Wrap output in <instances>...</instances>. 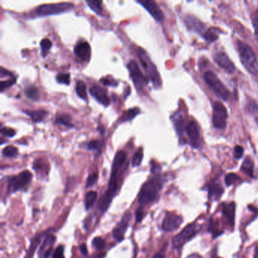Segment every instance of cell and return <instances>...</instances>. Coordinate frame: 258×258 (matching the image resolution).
Returning <instances> with one entry per match:
<instances>
[{"label":"cell","instance_id":"obj_27","mask_svg":"<svg viewBox=\"0 0 258 258\" xmlns=\"http://www.w3.org/2000/svg\"><path fill=\"white\" fill-rule=\"evenodd\" d=\"M55 123L69 128H72L74 126L72 122V117L69 114H59L57 116Z\"/></svg>","mask_w":258,"mask_h":258},{"label":"cell","instance_id":"obj_14","mask_svg":"<svg viewBox=\"0 0 258 258\" xmlns=\"http://www.w3.org/2000/svg\"><path fill=\"white\" fill-rule=\"evenodd\" d=\"M137 4H140L156 22H161L164 20V15L160 9L159 6L155 1L144 0V1H137Z\"/></svg>","mask_w":258,"mask_h":258},{"label":"cell","instance_id":"obj_32","mask_svg":"<svg viewBox=\"0 0 258 258\" xmlns=\"http://www.w3.org/2000/svg\"><path fill=\"white\" fill-rule=\"evenodd\" d=\"M86 3H87L89 7H90L95 13L99 15V16H102V12H103L102 7V1H86Z\"/></svg>","mask_w":258,"mask_h":258},{"label":"cell","instance_id":"obj_34","mask_svg":"<svg viewBox=\"0 0 258 258\" xmlns=\"http://www.w3.org/2000/svg\"><path fill=\"white\" fill-rule=\"evenodd\" d=\"M52 43L49 39H43L40 42V48H41V55L46 57L48 52L52 48Z\"/></svg>","mask_w":258,"mask_h":258},{"label":"cell","instance_id":"obj_38","mask_svg":"<svg viewBox=\"0 0 258 258\" xmlns=\"http://www.w3.org/2000/svg\"><path fill=\"white\" fill-rule=\"evenodd\" d=\"M40 238H41V235H38L32 240L31 242V247H30L29 251H28V258H32L33 255H34V251H35L36 247L40 243Z\"/></svg>","mask_w":258,"mask_h":258},{"label":"cell","instance_id":"obj_44","mask_svg":"<svg viewBox=\"0 0 258 258\" xmlns=\"http://www.w3.org/2000/svg\"><path fill=\"white\" fill-rule=\"evenodd\" d=\"M64 246L59 245L56 247L53 253V258H64Z\"/></svg>","mask_w":258,"mask_h":258},{"label":"cell","instance_id":"obj_36","mask_svg":"<svg viewBox=\"0 0 258 258\" xmlns=\"http://www.w3.org/2000/svg\"><path fill=\"white\" fill-rule=\"evenodd\" d=\"M18 155V149L13 146H9L3 150V155L7 158H13Z\"/></svg>","mask_w":258,"mask_h":258},{"label":"cell","instance_id":"obj_5","mask_svg":"<svg viewBox=\"0 0 258 258\" xmlns=\"http://www.w3.org/2000/svg\"><path fill=\"white\" fill-rule=\"evenodd\" d=\"M204 81L209 88L223 101H227L230 96L229 90L221 82L218 77L214 72L209 71L204 74Z\"/></svg>","mask_w":258,"mask_h":258},{"label":"cell","instance_id":"obj_3","mask_svg":"<svg viewBox=\"0 0 258 258\" xmlns=\"http://www.w3.org/2000/svg\"><path fill=\"white\" fill-rule=\"evenodd\" d=\"M238 50L240 60L246 70L251 75H258V61L256 54L249 45L242 41H238Z\"/></svg>","mask_w":258,"mask_h":258},{"label":"cell","instance_id":"obj_21","mask_svg":"<svg viewBox=\"0 0 258 258\" xmlns=\"http://www.w3.org/2000/svg\"><path fill=\"white\" fill-rule=\"evenodd\" d=\"M185 119H184L182 114L179 112L174 114V116H173V124H174L175 129H176L180 140H182L183 133L185 132V128H186V126L185 127Z\"/></svg>","mask_w":258,"mask_h":258},{"label":"cell","instance_id":"obj_24","mask_svg":"<svg viewBox=\"0 0 258 258\" xmlns=\"http://www.w3.org/2000/svg\"><path fill=\"white\" fill-rule=\"evenodd\" d=\"M140 113V108H131V109L128 110V111H125L123 113L122 117H120V123H123V122L126 121H131L133 119L135 118L137 115Z\"/></svg>","mask_w":258,"mask_h":258},{"label":"cell","instance_id":"obj_28","mask_svg":"<svg viewBox=\"0 0 258 258\" xmlns=\"http://www.w3.org/2000/svg\"><path fill=\"white\" fill-rule=\"evenodd\" d=\"M25 94L27 98L32 101H38L40 99V93L38 89L34 86L27 87L25 90Z\"/></svg>","mask_w":258,"mask_h":258},{"label":"cell","instance_id":"obj_43","mask_svg":"<svg viewBox=\"0 0 258 258\" xmlns=\"http://www.w3.org/2000/svg\"><path fill=\"white\" fill-rule=\"evenodd\" d=\"M252 18H253L252 23H253V28H254L255 36H256V40L258 41V12H255Z\"/></svg>","mask_w":258,"mask_h":258},{"label":"cell","instance_id":"obj_30","mask_svg":"<svg viewBox=\"0 0 258 258\" xmlns=\"http://www.w3.org/2000/svg\"><path fill=\"white\" fill-rule=\"evenodd\" d=\"M98 193L95 191H90L85 196L86 209L89 210L93 206L96 199H97Z\"/></svg>","mask_w":258,"mask_h":258},{"label":"cell","instance_id":"obj_9","mask_svg":"<svg viewBox=\"0 0 258 258\" xmlns=\"http://www.w3.org/2000/svg\"><path fill=\"white\" fill-rule=\"evenodd\" d=\"M228 118L227 109L220 102H214L213 105V125L216 129L224 130Z\"/></svg>","mask_w":258,"mask_h":258},{"label":"cell","instance_id":"obj_18","mask_svg":"<svg viewBox=\"0 0 258 258\" xmlns=\"http://www.w3.org/2000/svg\"><path fill=\"white\" fill-rule=\"evenodd\" d=\"M222 213L229 227L234 228L235 226V202L222 204Z\"/></svg>","mask_w":258,"mask_h":258},{"label":"cell","instance_id":"obj_2","mask_svg":"<svg viewBox=\"0 0 258 258\" xmlns=\"http://www.w3.org/2000/svg\"><path fill=\"white\" fill-rule=\"evenodd\" d=\"M163 188V180L159 176H155L145 182L138 195V202L141 207L153 203L159 197Z\"/></svg>","mask_w":258,"mask_h":258},{"label":"cell","instance_id":"obj_12","mask_svg":"<svg viewBox=\"0 0 258 258\" xmlns=\"http://www.w3.org/2000/svg\"><path fill=\"white\" fill-rule=\"evenodd\" d=\"M131 220V213L130 211L123 214L120 221L117 223V226L113 229V237L117 242H120L124 238V235L126 233V229L129 226Z\"/></svg>","mask_w":258,"mask_h":258},{"label":"cell","instance_id":"obj_15","mask_svg":"<svg viewBox=\"0 0 258 258\" xmlns=\"http://www.w3.org/2000/svg\"><path fill=\"white\" fill-rule=\"evenodd\" d=\"M214 58L215 60L216 63L221 69H223L225 72L229 74H232L235 72V66H234L233 63L232 62L229 56L224 52H217L214 55Z\"/></svg>","mask_w":258,"mask_h":258},{"label":"cell","instance_id":"obj_42","mask_svg":"<svg viewBox=\"0 0 258 258\" xmlns=\"http://www.w3.org/2000/svg\"><path fill=\"white\" fill-rule=\"evenodd\" d=\"M1 134L6 136V137H9V138H13L16 136V131L12 129V128L4 127L1 129Z\"/></svg>","mask_w":258,"mask_h":258},{"label":"cell","instance_id":"obj_20","mask_svg":"<svg viewBox=\"0 0 258 258\" xmlns=\"http://www.w3.org/2000/svg\"><path fill=\"white\" fill-rule=\"evenodd\" d=\"M208 197L213 200H218L224 191L221 184L217 181H214L208 184Z\"/></svg>","mask_w":258,"mask_h":258},{"label":"cell","instance_id":"obj_39","mask_svg":"<svg viewBox=\"0 0 258 258\" xmlns=\"http://www.w3.org/2000/svg\"><path fill=\"white\" fill-rule=\"evenodd\" d=\"M93 246L98 250H102L105 248L106 246V242L105 239L101 237H96L93 241Z\"/></svg>","mask_w":258,"mask_h":258},{"label":"cell","instance_id":"obj_26","mask_svg":"<svg viewBox=\"0 0 258 258\" xmlns=\"http://www.w3.org/2000/svg\"><path fill=\"white\" fill-rule=\"evenodd\" d=\"M220 33V30L217 29L215 28H211L204 33L203 37L205 40L211 43V42L215 41V40L218 39V34Z\"/></svg>","mask_w":258,"mask_h":258},{"label":"cell","instance_id":"obj_52","mask_svg":"<svg viewBox=\"0 0 258 258\" xmlns=\"http://www.w3.org/2000/svg\"><path fill=\"white\" fill-rule=\"evenodd\" d=\"M98 131L101 133V134H104V133H105V131H104L103 126H99V128H98Z\"/></svg>","mask_w":258,"mask_h":258},{"label":"cell","instance_id":"obj_7","mask_svg":"<svg viewBox=\"0 0 258 258\" xmlns=\"http://www.w3.org/2000/svg\"><path fill=\"white\" fill-rule=\"evenodd\" d=\"M32 179V174L28 170L22 171L19 174L13 176L9 179L8 188L7 191L9 193H15L19 191H25L28 188L30 182Z\"/></svg>","mask_w":258,"mask_h":258},{"label":"cell","instance_id":"obj_54","mask_svg":"<svg viewBox=\"0 0 258 258\" xmlns=\"http://www.w3.org/2000/svg\"><path fill=\"white\" fill-rule=\"evenodd\" d=\"M256 122H257V123H258V118L256 119Z\"/></svg>","mask_w":258,"mask_h":258},{"label":"cell","instance_id":"obj_6","mask_svg":"<svg viewBox=\"0 0 258 258\" xmlns=\"http://www.w3.org/2000/svg\"><path fill=\"white\" fill-rule=\"evenodd\" d=\"M201 229H202V226L197 222L190 223L173 238V247L176 249L181 248L184 244H186L188 241L197 235Z\"/></svg>","mask_w":258,"mask_h":258},{"label":"cell","instance_id":"obj_46","mask_svg":"<svg viewBox=\"0 0 258 258\" xmlns=\"http://www.w3.org/2000/svg\"><path fill=\"white\" fill-rule=\"evenodd\" d=\"M100 82L102 83L103 85L109 86V87H117L118 83L117 81H114V79H106V78H102Z\"/></svg>","mask_w":258,"mask_h":258},{"label":"cell","instance_id":"obj_33","mask_svg":"<svg viewBox=\"0 0 258 258\" xmlns=\"http://www.w3.org/2000/svg\"><path fill=\"white\" fill-rule=\"evenodd\" d=\"M143 155H144V153H143V148H140V149H139L137 152L134 154V157H133V167H137L141 165L142 161H143Z\"/></svg>","mask_w":258,"mask_h":258},{"label":"cell","instance_id":"obj_51","mask_svg":"<svg viewBox=\"0 0 258 258\" xmlns=\"http://www.w3.org/2000/svg\"><path fill=\"white\" fill-rule=\"evenodd\" d=\"M105 253H100L98 254L94 255L92 258H104L105 257Z\"/></svg>","mask_w":258,"mask_h":258},{"label":"cell","instance_id":"obj_25","mask_svg":"<svg viewBox=\"0 0 258 258\" xmlns=\"http://www.w3.org/2000/svg\"><path fill=\"white\" fill-rule=\"evenodd\" d=\"M241 171L250 177H253V163L250 158H247L243 162L241 167Z\"/></svg>","mask_w":258,"mask_h":258},{"label":"cell","instance_id":"obj_8","mask_svg":"<svg viewBox=\"0 0 258 258\" xmlns=\"http://www.w3.org/2000/svg\"><path fill=\"white\" fill-rule=\"evenodd\" d=\"M73 4L61 3V4H45L41 5L36 10V14L40 17L55 16L70 11L74 8Z\"/></svg>","mask_w":258,"mask_h":258},{"label":"cell","instance_id":"obj_40","mask_svg":"<svg viewBox=\"0 0 258 258\" xmlns=\"http://www.w3.org/2000/svg\"><path fill=\"white\" fill-rule=\"evenodd\" d=\"M16 79L15 78H11V79L8 80V81H1V84H0V86H1V88H0V90L1 92H4L6 89L10 88L12 86L16 84Z\"/></svg>","mask_w":258,"mask_h":258},{"label":"cell","instance_id":"obj_31","mask_svg":"<svg viewBox=\"0 0 258 258\" xmlns=\"http://www.w3.org/2000/svg\"><path fill=\"white\" fill-rule=\"evenodd\" d=\"M102 146H103V144H102V142L98 141V140H93V141H90V143L87 144V149L90 151H93V152H96L98 155L102 153Z\"/></svg>","mask_w":258,"mask_h":258},{"label":"cell","instance_id":"obj_13","mask_svg":"<svg viewBox=\"0 0 258 258\" xmlns=\"http://www.w3.org/2000/svg\"><path fill=\"white\" fill-rule=\"evenodd\" d=\"M182 222H183V218L180 215L173 214V213H167L163 220L161 228L165 232H173L179 229Z\"/></svg>","mask_w":258,"mask_h":258},{"label":"cell","instance_id":"obj_41","mask_svg":"<svg viewBox=\"0 0 258 258\" xmlns=\"http://www.w3.org/2000/svg\"><path fill=\"white\" fill-rule=\"evenodd\" d=\"M98 180V173H93L90 174V176L87 178V183H86V187L89 188V187L93 186L96 183Z\"/></svg>","mask_w":258,"mask_h":258},{"label":"cell","instance_id":"obj_22","mask_svg":"<svg viewBox=\"0 0 258 258\" xmlns=\"http://www.w3.org/2000/svg\"><path fill=\"white\" fill-rule=\"evenodd\" d=\"M24 113L29 116L31 120L35 123L43 121L47 116V111L44 110H37V111H24Z\"/></svg>","mask_w":258,"mask_h":258},{"label":"cell","instance_id":"obj_23","mask_svg":"<svg viewBox=\"0 0 258 258\" xmlns=\"http://www.w3.org/2000/svg\"><path fill=\"white\" fill-rule=\"evenodd\" d=\"M185 22H186V25L190 30H192V31H196V32H202L204 28H205L204 24L201 23L198 19L193 18L192 16L187 17L185 19Z\"/></svg>","mask_w":258,"mask_h":258},{"label":"cell","instance_id":"obj_17","mask_svg":"<svg viewBox=\"0 0 258 258\" xmlns=\"http://www.w3.org/2000/svg\"><path fill=\"white\" fill-rule=\"evenodd\" d=\"M75 55L84 62H88L91 56V48L87 42L77 43L74 49Z\"/></svg>","mask_w":258,"mask_h":258},{"label":"cell","instance_id":"obj_45","mask_svg":"<svg viewBox=\"0 0 258 258\" xmlns=\"http://www.w3.org/2000/svg\"><path fill=\"white\" fill-rule=\"evenodd\" d=\"M244 155V149L241 146H235L234 149V158L235 159H240Z\"/></svg>","mask_w":258,"mask_h":258},{"label":"cell","instance_id":"obj_16","mask_svg":"<svg viewBox=\"0 0 258 258\" xmlns=\"http://www.w3.org/2000/svg\"><path fill=\"white\" fill-rule=\"evenodd\" d=\"M90 93L101 105L108 107L110 105V99L106 90L99 86L94 85L90 87Z\"/></svg>","mask_w":258,"mask_h":258},{"label":"cell","instance_id":"obj_37","mask_svg":"<svg viewBox=\"0 0 258 258\" xmlns=\"http://www.w3.org/2000/svg\"><path fill=\"white\" fill-rule=\"evenodd\" d=\"M56 81L58 84L69 86L71 83L70 75L68 73H60L56 76Z\"/></svg>","mask_w":258,"mask_h":258},{"label":"cell","instance_id":"obj_1","mask_svg":"<svg viewBox=\"0 0 258 258\" xmlns=\"http://www.w3.org/2000/svg\"><path fill=\"white\" fill-rule=\"evenodd\" d=\"M126 158L127 156H126V152L123 151H119L114 157L108 188H107L105 194L101 198L99 205H98V209L100 211L101 214H104L105 211H107L113 199L118 191L119 178H120L122 168L126 162Z\"/></svg>","mask_w":258,"mask_h":258},{"label":"cell","instance_id":"obj_47","mask_svg":"<svg viewBox=\"0 0 258 258\" xmlns=\"http://www.w3.org/2000/svg\"><path fill=\"white\" fill-rule=\"evenodd\" d=\"M143 217H144V211H143V207H140L138 208L137 212H136V218H137V221L138 223H141L143 220Z\"/></svg>","mask_w":258,"mask_h":258},{"label":"cell","instance_id":"obj_49","mask_svg":"<svg viewBox=\"0 0 258 258\" xmlns=\"http://www.w3.org/2000/svg\"><path fill=\"white\" fill-rule=\"evenodd\" d=\"M152 258H165V251L164 250H160L156 254L154 255Z\"/></svg>","mask_w":258,"mask_h":258},{"label":"cell","instance_id":"obj_19","mask_svg":"<svg viewBox=\"0 0 258 258\" xmlns=\"http://www.w3.org/2000/svg\"><path fill=\"white\" fill-rule=\"evenodd\" d=\"M55 242V236L52 234H49L43 242L40 250H39V258H47L51 253L53 244Z\"/></svg>","mask_w":258,"mask_h":258},{"label":"cell","instance_id":"obj_29","mask_svg":"<svg viewBox=\"0 0 258 258\" xmlns=\"http://www.w3.org/2000/svg\"><path fill=\"white\" fill-rule=\"evenodd\" d=\"M76 92L78 97L81 98L83 100H87V86H86L85 83L84 81H78L76 86Z\"/></svg>","mask_w":258,"mask_h":258},{"label":"cell","instance_id":"obj_11","mask_svg":"<svg viewBox=\"0 0 258 258\" xmlns=\"http://www.w3.org/2000/svg\"><path fill=\"white\" fill-rule=\"evenodd\" d=\"M185 132L188 136L191 147L194 149H199L202 145L199 124L194 120L188 122V124L186 125V128H185Z\"/></svg>","mask_w":258,"mask_h":258},{"label":"cell","instance_id":"obj_4","mask_svg":"<svg viewBox=\"0 0 258 258\" xmlns=\"http://www.w3.org/2000/svg\"><path fill=\"white\" fill-rule=\"evenodd\" d=\"M137 55H138V58L140 60L142 66L146 71V74L150 81H152L154 87L155 88H159L161 86V80L159 73L157 70L156 66L153 64L149 55L141 48H139L137 49Z\"/></svg>","mask_w":258,"mask_h":258},{"label":"cell","instance_id":"obj_53","mask_svg":"<svg viewBox=\"0 0 258 258\" xmlns=\"http://www.w3.org/2000/svg\"><path fill=\"white\" fill-rule=\"evenodd\" d=\"M254 258H258V245L255 248Z\"/></svg>","mask_w":258,"mask_h":258},{"label":"cell","instance_id":"obj_50","mask_svg":"<svg viewBox=\"0 0 258 258\" xmlns=\"http://www.w3.org/2000/svg\"><path fill=\"white\" fill-rule=\"evenodd\" d=\"M187 258H202V257L200 254H199V253H191V254H190V255H188V256H187Z\"/></svg>","mask_w":258,"mask_h":258},{"label":"cell","instance_id":"obj_10","mask_svg":"<svg viewBox=\"0 0 258 258\" xmlns=\"http://www.w3.org/2000/svg\"><path fill=\"white\" fill-rule=\"evenodd\" d=\"M128 71L130 72L131 79L135 84L136 87L143 90V87L148 84V80L144 76L135 61H131L127 64Z\"/></svg>","mask_w":258,"mask_h":258},{"label":"cell","instance_id":"obj_35","mask_svg":"<svg viewBox=\"0 0 258 258\" xmlns=\"http://www.w3.org/2000/svg\"><path fill=\"white\" fill-rule=\"evenodd\" d=\"M241 179V178L235 174V173H228L225 177V183L227 186H230V185H233V184L236 183L237 182Z\"/></svg>","mask_w":258,"mask_h":258},{"label":"cell","instance_id":"obj_48","mask_svg":"<svg viewBox=\"0 0 258 258\" xmlns=\"http://www.w3.org/2000/svg\"><path fill=\"white\" fill-rule=\"evenodd\" d=\"M80 250H81V253L84 255V256H87L88 254V250H87V244H82L80 246Z\"/></svg>","mask_w":258,"mask_h":258}]
</instances>
